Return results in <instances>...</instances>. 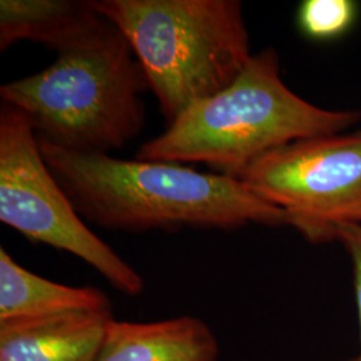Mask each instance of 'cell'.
I'll list each match as a JSON object with an SVG mask.
<instances>
[{"label": "cell", "mask_w": 361, "mask_h": 361, "mask_svg": "<svg viewBox=\"0 0 361 361\" xmlns=\"http://www.w3.org/2000/svg\"><path fill=\"white\" fill-rule=\"evenodd\" d=\"M91 310H111V302L102 290L43 279L23 268L0 247V324Z\"/></svg>", "instance_id": "10"}, {"label": "cell", "mask_w": 361, "mask_h": 361, "mask_svg": "<svg viewBox=\"0 0 361 361\" xmlns=\"http://www.w3.org/2000/svg\"><path fill=\"white\" fill-rule=\"evenodd\" d=\"M128 39L168 125L228 89L250 62L238 0H98Z\"/></svg>", "instance_id": "4"}, {"label": "cell", "mask_w": 361, "mask_h": 361, "mask_svg": "<svg viewBox=\"0 0 361 361\" xmlns=\"http://www.w3.org/2000/svg\"><path fill=\"white\" fill-rule=\"evenodd\" d=\"M337 241L341 243L348 253L352 269H353V283H355V297L359 314L361 338V225H347L343 226L337 233ZM361 361L360 356L357 357Z\"/></svg>", "instance_id": "12"}, {"label": "cell", "mask_w": 361, "mask_h": 361, "mask_svg": "<svg viewBox=\"0 0 361 361\" xmlns=\"http://www.w3.org/2000/svg\"><path fill=\"white\" fill-rule=\"evenodd\" d=\"M359 110H328L310 104L285 85L280 59L268 47L219 94L185 110L166 130L143 143L140 161L205 164L237 178L271 150L320 135L345 133Z\"/></svg>", "instance_id": "2"}, {"label": "cell", "mask_w": 361, "mask_h": 361, "mask_svg": "<svg viewBox=\"0 0 361 361\" xmlns=\"http://www.w3.org/2000/svg\"><path fill=\"white\" fill-rule=\"evenodd\" d=\"M345 361H359V359H357V357H355V359H348V360Z\"/></svg>", "instance_id": "13"}, {"label": "cell", "mask_w": 361, "mask_h": 361, "mask_svg": "<svg viewBox=\"0 0 361 361\" xmlns=\"http://www.w3.org/2000/svg\"><path fill=\"white\" fill-rule=\"evenodd\" d=\"M357 16L352 0H305L301 3L297 23L302 34L313 40H331L344 35Z\"/></svg>", "instance_id": "11"}, {"label": "cell", "mask_w": 361, "mask_h": 361, "mask_svg": "<svg viewBox=\"0 0 361 361\" xmlns=\"http://www.w3.org/2000/svg\"><path fill=\"white\" fill-rule=\"evenodd\" d=\"M145 90L149 85L128 39L107 22L40 73L4 83L0 97L28 118L38 140L107 154L142 131Z\"/></svg>", "instance_id": "3"}, {"label": "cell", "mask_w": 361, "mask_h": 361, "mask_svg": "<svg viewBox=\"0 0 361 361\" xmlns=\"http://www.w3.org/2000/svg\"><path fill=\"white\" fill-rule=\"evenodd\" d=\"M113 319L91 310L0 324V361H94Z\"/></svg>", "instance_id": "7"}, {"label": "cell", "mask_w": 361, "mask_h": 361, "mask_svg": "<svg viewBox=\"0 0 361 361\" xmlns=\"http://www.w3.org/2000/svg\"><path fill=\"white\" fill-rule=\"evenodd\" d=\"M0 221L32 243L83 259L126 296H140V273L83 222L40 153L28 118L0 109Z\"/></svg>", "instance_id": "5"}, {"label": "cell", "mask_w": 361, "mask_h": 361, "mask_svg": "<svg viewBox=\"0 0 361 361\" xmlns=\"http://www.w3.org/2000/svg\"><path fill=\"white\" fill-rule=\"evenodd\" d=\"M219 341L201 319L180 316L152 323L109 324L94 361H217Z\"/></svg>", "instance_id": "8"}, {"label": "cell", "mask_w": 361, "mask_h": 361, "mask_svg": "<svg viewBox=\"0 0 361 361\" xmlns=\"http://www.w3.org/2000/svg\"><path fill=\"white\" fill-rule=\"evenodd\" d=\"M237 178L307 241H337L343 226L361 225V130L288 143Z\"/></svg>", "instance_id": "6"}, {"label": "cell", "mask_w": 361, "mask_h": 361, "mask_svg": "<svg viewBox=\"0 0 361 361\" xmlns=\"http://www.w3.org/2000/svg\"><path fill=\"white\" fill-rule=\"evenodd\" d=\"M107 22L94 0H1L0 50L31 40L61 54Z\"/></svg>", "instance_id": "9"}, {"label": "cell", "mask_w": 361, "mask_h": 361, "mask_svg": "<svg viewBox=\"0 0 361 361\" xmlns=\"http://www.w3.org/2000/svg\"><path fill=\"white\" fill-rule=\"evenodd\" d=\"M38 142L79 216L102 228L147 232L286 225L283 210L231 176L200 173L174 162L78 153Z\"/></svg>", "instance_id": "1"}]
</instances>
